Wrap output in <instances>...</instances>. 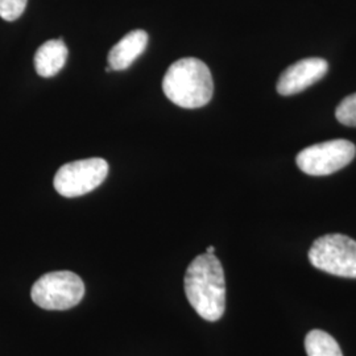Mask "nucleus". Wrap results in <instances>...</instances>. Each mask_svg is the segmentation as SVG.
<instances>
[{"instance_id": "obj_1", "label": "nucleus", "mask_w": 356, "mask_h": 356, "mask_svg": "<svg viewBox=\"0 0 356 356\" xmlns=\"http://www.w3.org/2000/svg\"><path fill=\"white\" fill-rule=\"evenodd\" d=\"M185 294L200 317L216 322L226 309V280L216 254L197 256L186 269L184 279Z\"/></svg>"}, {"instance_id": "obj_2", "label": "nucleus", "mask_w": 356, "mask_h": 356, "mask_svg": "<svg viewBox=\"0 0 356 356\" xmlns=\"http://www.w3.org/2000/svg\"><path fill=\"white\" fill-rule=\"evenodd\" d=\"M163 90L170 102L182 108H200L211 101L214 82L204 61L185 57L170 65L163 78Z\"/></svg>"}, {"instance_id": "obj_3", "label": "nucleus", "mask_w": 356, "mask_h": 356, "mask_svg": "<svg viewBox=\"0 0 356 356\" xmlns=\"http://www.w3.org/2000/svg\"><path fill=\"white\" fill-rule=\"evenodd\" d=\"M85 296L82 279L70 270H56L41 276L31 289L32 301L45 310H69Z\"/></svg>"}, {"instance_id": "obj_4", "label": "nucleus", "mask_w": 356, "mask_h": 356, "mask_svg": "<svg viewBox=\"0 0 356 356\" xmlns=\"http://www.w3.org/2000/svg\"><path fill=\"white\" fill-rule=\"evenodd\" d=\"M313 267L339 277L356 279V242L342 234L318 238L309 251Z\"/></svg>"}, {"instance_id": "obj_5", "label": "nucleus", "mask_w": 356, "mask_h": 356, "mask_svg": "<svg viewBox=\"0 0 356 356\" xmlns=\"http://www.w3.org/2000/svg\"><path fill=\"white\" fill-rule=\"evenodd\" d=\"M356 154L354 143L337 139L310 145L297 154L296 163L309 176H329L348 165Z\"/></svg>"}, {"instance_id": "obj_6", "label": "nucleus", "mask_w": 356, "mask_h": 356, "mask_svg": "<svg viewBox=\"0 0 356 356\" xmlns=\"http://www.w3.org/2000/svg\"><path fill=\"white\" fill-rule=\"evenodd\" d=\"M108 175L106 160L94 157L72 161L61 166L53 179L56 191L66 197L76 198L97 189Z\"/></svg>"}, {"instance_id": "obj_7", "label": "nucleus", "mask_w": 356, "mask_h": 356, "mask_svg": "<svg viewBox=\"0 0 356 356\" xmlns=\"http://www.w3.org/2000/svg\"><path fill=\"white\" fill-rule=\"evenodd\" d=\"M329 64L319 57H309L291 65L279 78L277 92L284 97L298 94L326 76Z\"/></svg>"}, {"instance_id": "obj_8", "label": "nucleus", "mask_w": 356, "mask_h": 356, "mask_svg": "<svg viewBox=\"0 0 356 356\" xmlns=\"http://www.w3.org/2000/svg\"><path fill=\"white\" fill-rule=\"evenodd\" d=\"M148 45V33L136 29L127 33L108 51V66L111 70H126L141 56Z\"/></svg>"}, {"instance_id": "obj_9", "label": "nucleus", "mask_w": 356, "mask_h": 356, "mask_svg": "<svg viewBox=\"0 0 356 356\" xmlns=\"http://www.w3.org/2000/svg\"><path fill=\"white\" fill-rule=\"evenodd\" d=\"M67 47L61 38L49 40L35 54V67L40 76L51 78L61 72L67 60Z\"/></svg>"}, {"instance_id": "obj_10", "label": "nucleus", "mask_w": 356, "mask_h": 356, "mask_svg": "<svg viewBox=\"0 0 356 356\" xmlns=\"http://www.w3.org/2000/svg\"><path fill=\"white\" fill-rule=\"evenodd\" d=\"M305 350L307 356H343L338 342L322 330H312L306 335Z\"/></svg>"}, {"instance_id": "obj_11", "label": "nucleus", "mask_w": 356, "mask_h": 356, "mask_svg": "<svg viewBox=\"0 0 356 356\" xmlns=\"http://www.w3.org/2000/svg\"><path fill=\"white\" fill-rule=\"evenodd\" d=\"M338 122L344 126L356 127V92L346 97L335 110Z\"/></svg>"}, {"instance_id": "obj_12", "label": "nucleus", "mask_w": 356, "mask_h": 356, "mask_svg": "<svg viewBox=\"0 0 356 356\" xmlns=\"http://www.w3.org/2000/svg\"><path fill=\"white\" fill-rule=\"evenodd\" d=\"M28 0H0V17L6 22L17 20L26 11Z\"/></svg>"}, {"instance_id": "obj_13", "label": "nucleus", "mask_w": 356, "mask_h": 356, "mask_svg": "<svg viewBox=\"0 0 356 356\" xmlns=\"http://www.w3.org/2000/svg\"><path fill=\"white\" fill-rule=\"evenodd\" d=\"M216 252V248L213 245H210L207 250H206V254H214Z\"/></svg>"}]
</instances>
